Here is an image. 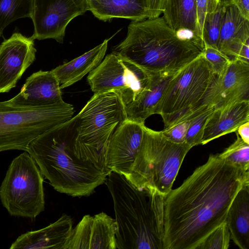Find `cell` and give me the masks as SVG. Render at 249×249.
<instances>
[{"label": "cell", "instance_id": "obj_22", "mask_svg": "<svg viewBox=\"0 0 249 249\" xmlns=\"http://www.w3.org/2000/svg\"><path fill=\"white\" fill-rule=\"evenodd\" d=\"M226 222L234 243L241 249H249V182L245 183L234 197Z\"/></svg>", "mask_w": 249, "mask_h": 249}, {"label": "cell", "instance_id": "obj_16", "mask_svg": "<svg viewBox=\"0 0 249 249\" xmlns=\"http://www.w3.org/2000/svg\"><path fill=\"white\" fill-rule=\"evenodd\" d=\"M242 101H249V62L236 59L217 76L214 108Z\"/></svg>", "mask_w": 249, "mask_h": 249}, {"label": "cell", "instance_id": "obj_29", "mask_svg": "<svg viewBox=\"0 0 249 249\" xmlns=\"http://www.w3.org/2000/svg\"><path fill=\"white\" fill-rule=\"evenodd\" d=\"M230 239V233L225 221L213 231L196 249H227Z\"/></svg>", "mask_w": 249, "mask_h": 249}, {"label": "cell", "instance_id": "obj_33", "mask_svg": "<svg viewBox=\"0 0 249 249\" xmlns=\"http://www.w3.org/2000/svg\"><path fill=\"white\" fill-rule=\"evenodd\" d=\"M148 18L160 17L162 12L163 0H145Z\"/></svg>", "mask_w": 249, "mask_h": 249}, {"label": "cell", "instance_id": "obj_6", "mask_svg": "<svg viewBox=\"0 0 249 249\" xmlns=\"http://www.w3.org/2000/svg\"><path fill=\"white\" fill-rule=\"evenodd\" d=\"M191 148L186 142H173L161 131L144 125L141 146L126 178L139 189L154 190L165 196Z\"/></svg>", "mask_w": 249, "mask_h": 249}, {"label": "cell", "instance_id": "obj_8", "mask_svg": "<svg viewBox=\"0 0 249 249\" xmlns=\"http://www.w3.org/2000/svg\"><path fill=\"white\" fill-rule=\"evenodd\" d=\"M74 113L72 105L64 101L38 107H21L0 102V152L27 151L34 139L69 120Z\"/></svg>", "mask_w": 249, "mask_h": 249}, {"label": "cell", "instance_id": "obj_9", "mask_svg": "<svg viewBox=\"0 0 249 249\" xmlns=\"http://www.w3.org/2000/svg\"><path fill=\"white\" fill-rule=\"evenodd\" d=\"M42 175L24 151L14 159L0 186V199L9 214L35 218L45 208Z\"/></svg>", "mask_w": 249, "mask_h": 249}, {"label": "cell", "instance_id": "obj_11", "mask_svg": "<svg viewBox=\"0 0 249 249\" xmlns=\"http://www.w3.org/2000/svg\"><path fill=\"white\" fill-rule=\"evenodd\" d=\"M87 11V0H34L31 17L34 33L31 37L53 39L62 43L69 23Z\"/></svg>", "mask_w": 249, "mask_h": 249}, {"label": "cell", "instance_id": "obj_3", "mask_svg": "<svg viewBox=\"0 0 249 249\" xmlns=\"http://www.w3.org/2000/svg\"><path fill=\"white\" fill-rule=\"evenodd\" d=\"M76 115L40 135L27 152L55 190L73 197L89 196L108 174L74 154Z\"/></svg>", "mask_w": 249, "mask_h": 249}, {"label": "cell", "instance_id": "obj_23", "mask_svg": "<svg viewBox=\"0 0 249 249\" xmlns=\"http://www.w3.org/2000/svg\"><path fill=\"white\" fill-rule=\"evenodd\" d=\"M89 11L100 20L113 18L139 21L148 18L145 0H87Z\"/></svg>", "mask_w": 249, "mask_h": 249}, {"label": "cell", "instance_id": "obj_34", "mask_svg": "<svg viewBox=\"0 0 249 249\" xmlns=\"http://www.w3.org/2000/svg\"><path fill=\"white\" fill-rule=\"evenodd\" d=\"M232 3L245 18L249 20V0H232Z\"/></svg>", "mask_w": 249, "mask_h": 249}, {"label": "cell", "instance_id": "obj_15", "mask_svg": "<svg viewBox=\"0 0 249 249\" xmlns=\"http://www.w3.org/2000/svg\"><path fill=\"white\" fill-rule=\"evenodd\" d=\"M61 89L51 71H39L28 77L20 92L6 102L12 106L38 107L64 102Z\"/></svg>", "mask_w": 249, "mask_h": 249}, {"label": "cell", "instance_id": "obj_26", "mask_svg": "<svg viewBox=\"0 0 249 249\" xmlns=\"http://www.w3.org/2000/svg\"><path fill=\"white\" fill-rule=\"evenodd\" d=\"M225 8V5L219 4L214 11L206 15L202 34L205 46L217 49V43Z\"/></svg>", "mask_w": 249, "mask_h": 249}, {"label": "cell", "instance_id": "obj_37", "mask_svg": "<svg viewBox=\"0 0 249 249\" xmlns=\"http://www.w3.org/2000/svg\"><path fill=\"white\" fill-rule=\"evenodd\" d=\"M1 36V34H0V36Z\"/></svg>", "mask_w": 249, "mask_h": 249}, {"label": "cell", "instance_id": "obj_2", "mask_svg": "<svg viewBox=\"0 0 249 249\" xmlns=\"http://www.w3.org/2000/svg\"><path fill=\"white\" fill-rule=\"evenodd\" d=\"M203 40L176 32L163 18L132 21L125 37L113 52L150 75L174 74L202 54Z\"/></svg>", "mask_w": 249, "mask_h": 249}, {"label": "cell", "instance_id": "obj_27", "mask_svg": "<svg viewBox=\"0 0 249 249\" xmlns=\"http://www.w3.org/2000/svg\"><path fill=\"white\" fill-rule=\"evenodd\" d=\"M236 139L223 152L220 157L245 170L249 169V144L244 142L236 131Z\"/></svg>", "mask_w": 249, "mask_h": 249}, {"label": "cell", "instance_id": "obj_30", "mask_svg": "<svg viewBox=\"0 0 249 249\" xmlns=\"http://www.w3.org/2000/svg\"><path fill=\"white\" fill-rule=\"evenodd\" d=\"M202 54L213 73L217 76L223 74L231 61L217 49L209 46H205Z\"/></svg>", "mask_w": 249, "mask_h": 249}, {"label": "cell", "instance_id": "obj_4", "mask_svg": "<svg viewBox=\"0 0 249 249\" xmlns=\"http://www.w3.org/2000/svg\"><path fill=\"white\" fill-rule=\"evenodd\" d=\"M105 182L113 201L117 249H164L165 196L139 189L115 172Z\"/></svg>", "mask_w": 249, "mask_h": 249}, {"label": "cell", "instance_id": "obj_12", "mask_svg": "<svg viewBox=\"0 0 249 249\" xmlns=\"http://www.w3.org/2000/svg\"><path fill=\"white\" fill-rule=\"evenodd\" d=\"M34 40L16 32L0 45V93L8 92L15 88L35 60Z\"/></svg>", "mask_w": 249, "mask_h": 249}, {"label": "cell", "instance_id": "obj_13", "mask_svg": "<svg viewBox=\"0 0 249 249\" xmlns=\"http://www.w3.org/2000/svg\"><path fill=\"white\" fill-rule=\"evenodd\" d=\"M144 124L126 119L112 134L107 156V168L125 178L129 174L141 146Z\"/></svg>", "mask_w": 249, "mask_h": 249}, {"label": "cell", "instance_id": "obj_25", "mask_svg": "<svg viewBox=\"0 0 249 249\" xmlns=\"http://www.w3.org/2000/svg\"><path fill=\"white\" fill-rule=\"evenodd\" d=\"M34 0H0V33L13 21L32 15Z\"/></svg>", "mask_w": 249, "mask_h": 249}, {"label": "cell", "instance_id": "obj_7", "mask_svg": "<svg viewBox=\"0 0 249 249\" xmlns=\"http://www.w3.org/2000/svg\"><path fill=\"white\" fill-rule=\"evenodd\" d=\"M214 76L202 54L174 75L157 111L162 118L164 129L195 112L214 107L208 90Z\"/></svg>", "mask_w": 249, "mask_h": 249}, {"label": "cell", "instance_id": "obj_24", "mask_svg": "<svg viewBox=\"0 0 249 249\" xmlns=\"http://www.w3.org/2000/svg\"><path fill=\"white\" fill-rule=\"evenodd\" d=\"M162 13L173 30L190 33L197 37L196 0H163Z\"/></svg>", "mask_w": 249, "mask_h": 249}, {"label": "cell", "instance_id": "obj_28", "mask_svg": "<svg viewBox=\"0 0 249 249\" xmlns=\"http://www.w3.org/2000/svg\"><path fill=\"white\" fill-rule=\"evenodd\" d=\"M214 109V107H210L194 115L192 118H188L190 119L191 120L186 133L185 142L192 148L201 144L205 126Z\"/></svg>", "mask_w": 249, "mask_h": 249}, {"label": "cell", "instance_id": "obj_10", "mask_svg": "<svg viewBox=\"0 0 249 249\" xmlns=\"http://www.w3.org/2000/svg\"><path fill=\"white\" fill-rule=\"evenodd\" d=\"M151 76L112 51L88 74L87 79L94 93L112 90L120 92L125 106L135 100L147 87Z\"/></svg>", "mask_w": 249, "mask_h": 249}, {"label": "cell", "instance_id": "obj_17", "mask_svg": "<svg viewBox=\"0 0 249 249\" xmlns=\"http://www.w3.org/2000/svg\"><path fill=\"white\" fill-rule=\"evenodd\" d=\"M72 229V218L64 213L55 222L43 229L21 234L10 249H64Z\"/></svg>", "mask_w": 249, "mask_h": 249}, {"label": "cell", "instance_id": "obj_5", "mask_svg": "<svg viewBox=\"0 0 249 249\" xmlns=\"http://www.w3.org/2000/svg\"><path fill=\"white\" fill-rule=\"evenodd\" d=\"M76 117L74 155L109 174L106 156L109 140L127 119L121 94L114 90L94 93Z\"/></svg>", "mask_w": 249, "mask_h": 249}, {"label": "cell", "instance_id": "obj_36", "mask_svg": "<svg viewBox=\"0 0 249 249\" xmlns=\"http://www.w3.org/2000/svg\"><path fill=\"white\" fill-rule=\"evenodd\" d=\"M219 4L227 6L232 4V0H217Z\"/></svg>", "mask_w": 249, "mask_h": 249}, {"label": "cell", "instance_id": "obj_1", "mask_svg": "<svg viewBox=\"0 0 249 249\" xmlns=\"http://www.w3.org/2000/svg\"><path fill=\"white\" fill-rule=\"evenodd\" d=\"M248 182L249 170L210 154L165 197L164 249H196L226 221L234 197Z\"/></svg>", "mask_w": 249, "mask_h": 249}, {"label": "cell", "instance_id": "obj_20", "mask_svg": "<svg viewBox=\"0 0 249 249\" xmlns=\"http://www.w3.org/2000/svg\"><path fill=\"white\" fill-rule=\"evenodd\" d=\"M176 73L152 75L147 87L135 100L125 106L127 119L144 124L149 116L157 114L165 89Z\"/></svg>", "mask_w": 249, "mask_h": 249}, {"label": "cell", "instance_id": "obj_32", "mask_svg": "<svg viewBox=\"0 0 249 249\" xmlns=\"http://www.w3.org/2000/svg\"><path fill=\"white\" fill-rule=\"evenodd\" d=\"M190 120V119L184 120L170 127L163 129L161 132L167 139L173 142H184Z\"/></svg>", "mask_w": 249, "mask_h": 249}, {"label": "cell", "instance_id": "obj_18", "mask_svg": "<svg viewBox=\"0 0 249 249\" xmlns=\"http://www.w3.org/2000/svg\"><path fill=\"white\" fill-rule=\"evenodd\" d=\"M249 43V20L233 4L226 6L217 48L231 61L238 59L245 44Z\"/></svg>", "mask_w": 249, "mask_h": 249}, {"label": "cell", "instance_id": "obj_31", "mask_svg": "<svg viewBox=\"0 0 249 249\" xmlns=\"http://www.w3.org/2000/svg\"><path fill=\"white\" fill-rule=\"evenodd\" d=\"M196 36L203 40V28L206 15L214 11L219 3L217 0H196Z\"/></svg>", "mask_w": 249, "mask_h": 249}, {"label": "cell", "instance_id": "obj_35", "mask_svg": "<svg viewBox=\"0 0 249 249\" xmlns=\"http://www.w3.org/2000/svg\"><path fill=\"white\" fill-rule=\"evenodd\" d=\"M236 132L244 142L249 144V121L240 125Z\"/></svg>", "mask_w": 249, "mask_h": 249}, {"label": "cell", "instance_id": "obj_21", "mask_svg": "<svg viewBox=\"0 0 249 249\" xmlns=\"http://www.w3.org/2000/svg\"><path fill=\"white\" fill-rule=\"evenodd\" d=\"M109 39L82 55L51 70L56 77L61 89L80 80L102 62L106 53Z\"/></svg>", "mask_w": 249, "mask_h": 249}, {"label": "cell", "instance_id": "obj_19", "mask_svg": "<svg viewBox=\"0 0 249 249\" xmlns=\"http://www.w3.org/2000/svg\"><path fill=\"white\" fill-rule=\"evenodd\" d=\"M249 121V101H242L214 108L205 126L201 144L235 132L242 124Z\"/></svg>", "mask_w": 249, "mask_h": 249}, {"label": "cell", "instance_id": "obj_14", "mask_svg": "<svg viewBox=\"0 0 249 249\" xmlns=\"http://www.w3.org/2000/svg\"><path fill=\"white\" fill-rule=\"evenodd\" d=\"M115 219L104 212L84 215L72 229L64 249H116Z\"/></svg>", "mask_w": 249, "mask_h": 249}]
</instances>
